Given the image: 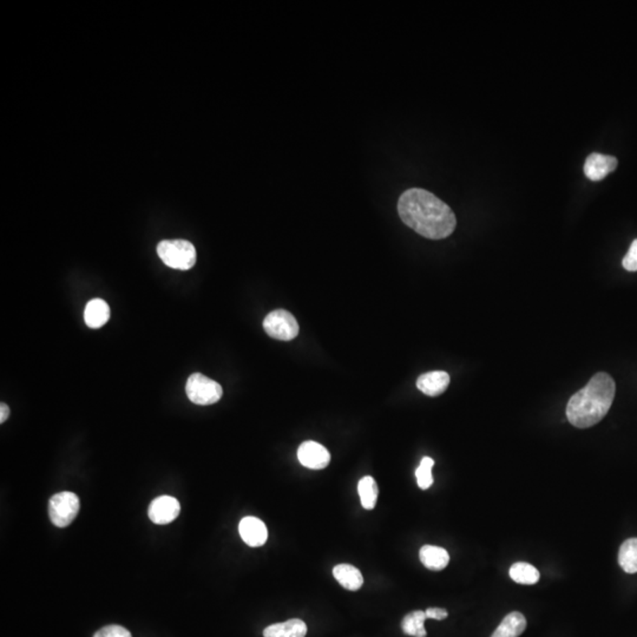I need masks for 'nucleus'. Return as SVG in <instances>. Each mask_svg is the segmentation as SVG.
<instances>
[{
    "label": "nucleus",
    "mask_w": 637,
    "mask_h": 637,
    "mask_svg": "<svg viewBox=\"0 0 637 637\" xmlns=\"http://www.w3.org/2000/svg\"><path fill=\"white\" fill-rule=\"evenodd\" d=\"M110 307L101 299L89 301L84 311V320L90 328H99L109 321Z\"/></svg>",
    "instance_id": "f8f14e48"
},
{
    "label": "nucleus",
    "mask_w": 637,
    "mask_h": 637,
    "mask_svg": "<svg viewBox=\"0 0 637 637\" xmlns=\"http://www.w3.org/2000/svg\"><path fill=\"white\" fill-rule=\"evenodd\" d=\"M615 392V381L608 373L595 374L587 386L569 400L567 416L570 423L575 428H588L600 423L612 407Z\"/></svg>",
    "instance_id": "f03ea898"
},
{
    "label": "nucleus",
    "mask_w": 637,
    "mask_h": 637,
    "mask_svg": "<svg viewBox=\"0 0 637 637\" xmlns=\"http://www.w3.org/2000/svg\"><path fill=\"white\" fill-rule=\"evenodd\" d=\"M450 376L443 371H433L421 374L416 381V388L428 397H438L447 390Z\"/></svg>",
    "instance_id": "9b49d317"
},
{
    "label": "nucleus",
    "mask_w": 637,
    "mask_h": 637,
    "mask_svg": "<svg viewBox=\"0 0 637 637\" xmlns=\"http://www.w3.org/2000/svg\"><path fill=\"white\" fill-rule=\"evenodd\" d=\"M426 614L421 610H416V612H409L404 617L402 622V631L413 637H426V630H425V621H426Z\"/></svg>",
    "instance_id": "aec40b11"
},
{
    "label": "nucleus",
    "mask_w": 637,
    "mask_h": 637,
    "mask_svg": "<svg viewBox=\"0 0 637 637\" xmlns=\"http://www.w3.org/2000/svg\"><path fill=\"white\" fill-rule=\"evenodd\" d=\"M80 509V498L76 493L70 491L56 493L49 503L50 521L57 528H66L75 521Z\"/></svg>",
    "instance_id": "20e7f679"
},
{
    "label": "nucleus",
    "mask_w": 637,
    "mask_h": 637,
    "mask_svg": "<svg viewBox=\"0 0 637 637\" xmlns=\"http://www.w3.org/2000/svg\"><path fill=\"white\" fill-rule=\"evenodd\" d=\"M94 637H131V633L123 626L113 624V626H104L101 630H98Z\"/></svg>",
    "instance_id": "4be33fe9"
},
{
    "label": "nucleus",
    "mask_w": 637,
    "mask_h": 637,
    "mask_svg": "<svg viewBox=\"0 0 637 637\" xmlns=\"http://www.w3.org/2000/svg\"><path fill=\"white\" fill-rule=\"evenodd\" d=\"M8 416H10V407L3 402L0 405V423H5L8 420Z\"/></svg>",
    "instance_id": "393cba45"
},
{
    "label": "nucleus",
    "mask_w": 637,
    "mask_h": 637,
    "mask_svg": "<svg viewBox=\"0 0 637 637\" xmlns=\"http://www.w3.org/2000/svg\"><path fill=\"white\" fill-rule=\"evenodd\" d=\"M617 168V159L614 156L591 154L584 163V174L591 181H601Z\"/></svg>",
    "instance_id": "9d476101"
},
{
    "label": "nucleus",
    "mask_w": 637,
    "mask_h": 637,
    "mask_svg": "<svg viewBox=\"0 0 637 637\" xmlns=\"http://www.w3.org/2000/svg\"><path fill=\"white\" fill-rule=\"evenodd\" d=\"M426 617L428 619H438V621H442V619H445L449 615V612L446 609L443 608H428L426 612Z\"/></svg>",
    "instance_id": "b1692460"
},
{
    "label": "nucleus",
    "mask_w": 637,
    "mask_h": 637,
    "mask_svg": "<svg viewBox=\"0 0 637 637\" xmlns=\"http://www.w3.org/2000/svg\"><path fill=\"white\" fill-rule=\"evenodd\" d=\"M526 628V619L521 612H514L504 617L491 637L521 636Z\"/></svg>",
    "instance_id": "dca6fc26"
},
{
    "label": "nucleus",
    "mask_w": 637,
    "mask_h": 637,
    "mask_svg": "<svg viewBox=\"0 0 637 637\" xmlns=\"http://www.w3.org/2000/svg\"><path fill=\"white\" fill-rule=\"evenodd\" d=\"M181 511V505L176 498L171 496H161L152 500L149 507L148 514L150 521L155 524L166 525L174 521Z\"/></svg>",
    "instance_id": "6e6552de"
},
{
    "label": "nucleus",
    "mask_w": 637,
    "mask_h": 637,
    "mask_svg": "<svg viewBox=\"0 0 637 637\" xmlns=\"http://www.w3.org/2000/svg\"><path fill=\"white\" fill-rule=\"evenodd\" d=\"M157 254L166 266L178 271H189L196 264L195 247L185 240H164L159 243Z\"/></svg>",
    "instance_id": "7ed1b4c3"
},
{
    "label": "nucleus",
    "mask_w": 637,
    "mask_h": 637,
    "mask_svg": "<svg viewBox=\"0 0 637 637\" xmlns=\"http://www.w3.org/2000/svg\"><path fill=\"white\" fill-rule=\"evenodd\" d=\"M419 558L425 568L439 571L449 564L450 555L445 549L435 545H423L419 551Z\"/></svg>",
    "instance_id": "4468645a"
},
{
    "label": "nucleus",
    "mask_w": 637,
    "mask_h": 637,
    "mask_svg": "<svg viewBox=\"0 0 637 637\" xmlns=\"http://www.w3.org/2000/svg\"><path fill=\"white\" fill-rule=\"evenodd\" d=\"M307 633V626L299 619H288L286 622L276 623L267 626L264 631V637H304Z\"/></svg>",
    "instance_id": "ddd939ff"
},
{
    "label": "nucleus",
    "mask_w": 637,
    "mask_h": 637,
    "mask_svg": "<svg viewBox=\"0 0 637 637\" xmlns=\"http://www.w3.org/2000/svg\"><path fill=\"white\" fill-rule=\"evenodd\" d=\"M264 328L269 337L276 340H293L299 334V323L290 311L276 309L269 313L264 320Z\"/></svg>",
    "instance_id": "423d86ee"
},
{
    "label": "nucleus",
    "mask_w": 637,
    "mask_h": 637,
    "mask_svg": "<svg viewBox=\"0 0 637 637\" xmlns=\"http://www.w3.org/2000/svg\"><path fill=\"white\" fill-rule=\"evenodd\" d=\"M297 458L304 467L311 470H323L328 466L330 454L325 446L316 442H304L297 450Z\"/></svg>",
    "instance_id": "0eeeda50"
},
{
    "label": "nucleus",
    "mask_w": 637,
    "mask_h": 637,
    "mask_svg": "<svg viewBox=\"0 0 637 637\" xmlns=\"http://www.w3.org/2000/svg\"><path fill=\"white\" fill-rule=\"evenodd\" d=\"M185 392L189 400L196 405H213L222 398L221 385L201 373H194L188 378Z\"/></svg>",
    "instance_id": "39448f33"
},
{
    "label": "nucleus",
    "mask_w": 637,
    "mask_h": 637,
    "mask_svg": "<svg viewBox=\"0 0 637 637\" xmlns=\"http://www.w3.org/2000/svg\"><path fill=\"white\" fill-rule=\"evenodd\" d=\"M334 579L340 583L341 587L351 591H357L364 584V577L358 568L351 564H339L333 569Z\"/></svg>",
    "instance_id": "2eb2a0df"
},
{
    "label": "nucleus",
    "mask_w": 637,
    "mask_h": 637,
    "mask_svg": "<svg viewBox=\"0 0 637 637\" xmlns=\"http://www.w3.org/2000/svg\"><path fill=\"white\" fill-rule=\"evenodd\" d=\"M619 567L626 574L637 572V538H629L623 542L619 552Z\"/></svg>",
    "instance_id": "a211bd4d"
},
{
    "label": "nucleus",
    "mask_w": 637,
    "mask_h": 637,
    "mask_svg": "<svg viewBox=\"0 0 637 637\" xmlns=\"http://www.w3.org/2000/svg\"><path fill=\"white\" fill-rule=\"evenodd\" d=\"M435 465V460L430 457H423L420 465L416 470V483L421 490H428L433 484L432 477V467Z\"/></svg>",
    "instance_id": "412c9836"
},
{
    "label": "nucleus",
    "mask_w": 637,
    "mask_h": 637,
    "mask_svg": "<svg viewBox=\"0 0 637 637\" xmlns=\"http://www.w3.org/2000/svg\"><path fill=\"white\" fill-rule=\"evenodd\" d=\"M240 536L252 548L262 547L268 538V530L264 521L256 517L243 518L239 524Z\"/></svg>",
    "instance_id": "1a4fd4ad"
},
{
    "label": "nucleus",
    "mask_w": 637,
    "mask_h": 637,
    "mask_svg": "<svg viewBox=\"0 0 637 637\" xmlns=\"http://www.w3.org/2000/svg\"><path fill=\"white\" fill-rule=\"evenodd\" d=\"M358 493L364 509L372 510L376 507L379 489H378L377 482L374 481L373 477L366 476V477L361 478L358 484Z\"/></svg>",
    "instance_id": "f3484780"
},
{
    "label": "nucleus",
    "mask_w": 637,
    "mask_h": 637,
    "mask_svg": "<svg viewBox=\"0 0 637 637\" xmlns=\"http://www.w3.org/2000/svg\"><path fill=\"white\" fill-rule=\"evenodd\" d=\"M622 264L628 272H637V239L631 243L629 252L623 259Z\"/></svg>",
    "instance_id": "5701e85b"
},
{
    "label": "nucleus",
    "mask_w": 637,
    "mask_h": 637,
    "mask_svg": "<svg viewBox=\"0 0 637 637\" xmlns=\"http://www.w3.org/2000/svg\"><path fill=\"white\" fill-rule=\"evenodd\" d=\"M398 213L406 225L426 239H445L456 229L452 209L425 189L412 188L402 192Z\"/></svg>",
    "instance_id": "f257e3e1"
},
{
    "label": "nucleus",
    "mask_w": 637,
    "mask_h": 637,
    "mask_svg": "<svg viewBox=\"0 0 637 637\" xmlns=\"http://www.w3.org/2000/svg\"><path fill=\"white\" fill-rule=\"evenodd\" d=\"M509 575L511 579H514V582L519 584L533 586L540 581V571L533 565L524 562L514 563L510 568Z\"/></svg>",
    "instance_id": "6ab92c4d"
}]
</instances>
